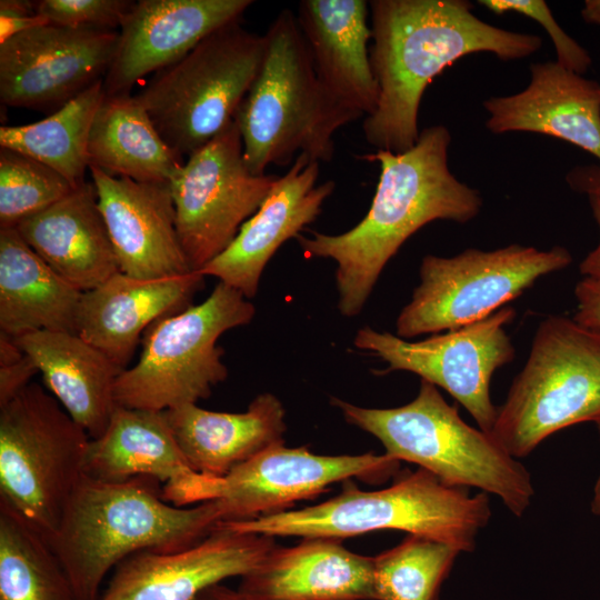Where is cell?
Here are the masks:
<instances>
[{
	"instance_id": "cell-24",
	"label": "cell",
	"mask_w": 600,
	"mask_h": 600,
	"mask_svg": "<svg viewBox=\"0 0 600 600\" xmlns=\"http://www.w3.org/2000/svg\"><path fill=\"white\" fill-rule=\"evenodd\" d=\"M239 589L258 600H377L373 557L338 539L304 538L276 547Z\"/></svg>"
},
{
	"instance_id": "cell-14",
	"label": "cell",
	"mask_w": 600,
	"mask_h": 600,
	"mask_svg": "<svg viewBox=\"0 0 600 600\" xmlns=\"http://www.w3.org/2000/svg\"><path fill=\"white\" fill-rule=\"evenodd\" d=\"M278 443L217 478L212 501L219 522H239L287 511L296 502L323 493L336 482L358 478L381 483L400 461L387 453L316 454L307 446Z\"/></svg>"
},
{
	"instance_id": "cell-41",
	"label": "cell",
	"mask_w": 600,
	"mask_h": 600,
	"mask_svg": "<svg viewBox=\"0 0 600 600\" xmlns=\"http://www.w3.org/2000/svg\"><path fill=\"white\" fill-rule=\"evenodd\" d=\"M26 353L14 338L0 331V367L13 364L23 359Z\"/></svg>"
},
{
	"instance_id": "cell-22",
	"label": "cell",
	"mask_w": 600,
	"mask_h": 600,
	"mask_svg": "<svg viewBox=\"0 0 600 600\" xmlns=\"http://www.w3.org/2000/svg\"><path fill=\"white\" fill-rule=\"evenodd\" d=\"M199 272L139 279L117 272L84 291L77 312L76 333L122 370L128 368L147 329L157 320L191 304L203 286Z\"/></svg>"
},
{
	"instance_id": "cell-36",
	"label": "cell",
	"mask_w": 600,
	"mask_h": 600,
	"mask_svg": "<svg viewBox=\"0 0 600 600\" xmlns=\"http://www.w3.org/2000/svg\"><path fill=\"white\" fill-rule=\"evenodd\" d=\"M48 24L38 13L36 1H0V42L27 29Z\"/></svg>"
},
{
	"instance_id": "cell-33",
	"label": "cell",
	"mask_w": 600,
	"mask_h": 600,
	"mask_svg": "<svg viewBox=\"0 0 600 600\" xmlns=\"http://www.w3.org/2000/svg\"><path fill=\"white\" fill-rule=\"evenodd\" d=\"M76 187L54 169L0 147V229L16 228L68 196Z\"/></svg>"
},
{
	"instance_id": "cell-31",
	"label": "cell",
	"mask_w": 600,
	"mask_h": 600,
	"mask_svg": "<svg viewBox=\"0 0 600 600\" xmlns=\"http://www.w3.org/2000/svg\"><path fill=\"white\" fill-rule=\"evenodd\" d=\"M0 600H76L48 540L0 503Z\"/></svg>"
},
{
	"instance_id": "cell-15",
	"label": "cell",
	"mask_w": 600,
	"mask_h": 600,
	"mask_svg": "<svg viewBox=\"0 0 600 600\" xmlns=\"http://www.w3.org/2000/svg\"><path fill=\"white\" fill-rule=\"evenodd\" d=\"M116 30L41 24L0 42V100L54 112L103 81L116 53Z\"/></svg>"
},
{
	"instance_id": "cell-7",
	"label": "cell",
	"mask_w": 600,
	"mask_h": 600,
	"mask_svg": "<svg viewBox=\"0 0 600 600\" xmlns=\"http://www.w3.org/2000/svg\"><path fill=\"white\" fill-rule=\"evenodd\" d=\"M588 421L600 423V330L548 316L489 434L517 459L557 431Z\"/></svg>"
},
{
	"instance_id": "cell-18",
	"label": "cell",
	"mask_w": 600,
	"mask_h": 600,
	"mask_svg": "<svg viewBox=\"0 0 600 600\" xmlns=\"http://www.w3.org/2000/svg\"><path fill=\"white\" fill-rule=\"evenodd\" d=\"M83 474L107 482L149 477L162 483V498L177 507L210 499L214 477L191 469L164 411L116 406L104 432L91 439Z\"/></svg>"
},
{
	"instance_id": "cell-23",
	"label": "cell",
	"mask_w": 600,
	"mask_h": 600,
	"mask_svg": "<svg viewBox=\"0 0 600 600\" xmlns=\"http://www.w3.org/2000/svg\"><path fill=\"white\" fill-rule=\"evenodd\" d=\"M369 14L366 0H302L296 14L320 83L364 118L374 112L379 98Z\"/></svg>"
},
{
	"instance_id": "cell-13",
	"label": "cell",
	"mask_w": 600,
	"mask_h": 600,
	"mask_svg": "<svg viewBox=\"0 0 600 600\" xmlns=\"http://www.w3.org/2000/svg\"><path fill=\"white\" fill-rule=\"evenodd\" d=\"M514 318V309L506 306L480 321L416 342L363 327L353 342L387 362V371H409L444 389L490 433L498 411L490 382L516 356L506 332Z\"/></svg>"
},
{
	"instance_id": "cell-17",
	"label": "cell",
	"mask_w": 600,
	"mask_h": 600,
	"mask_svg": "<svg viewBox=\"0 0 600 600\" xmlns=\"http://www.w3.org/2000/svg\"><path fill=\"white\" fill-rule=\"evenodd\" d=\"M252 0H139L119 28L106 96L130 94L148 74L187 56L206 37L238 21Z\"/></svg>"
},
{
	"instance_id": "cell-9",
	"label": "cell",
	"mask_w": 600,
	"mask_h": 600,
	"mask_svg": "<svg viewBox=\"0 0 600 600\" xmlns=\"http://www.w3.org/2000/svg\"><path fill=\"white\" fill-rule=\"evenodd\" d=\"M254 313L240 291L219 282L203 302L157 320L143 334L137 363L117 379L116 403L166 411L209 398L228 377L218 339Z\"/></svg>"
},
{
	"instance_id": "cell-26",
	"label": "cell",
	"mask_w": 600,
	"mask_h": 600,
	"mask_svg": "<svg viewBox=\"0 0 600 600\" xmlns=\"http://www.w3.org/2000/svg\"><path fill=\"white\" fill-rule=\"evenodd\" d=\"M164 413L191 469L209 477H224L284 442L286 411L271 393L256 397L244 412H218L190 403Z\"/></svg>"
},
{
	"instance_id": "cell-34",
	"label": "cell",
	"mask_w": 600,
	"mask_h": 600,
	"mask_svg": "<svg viewBox=\"0 0 600 600\" xmlns=\"http://www.w3.org/2000/svg\"><path fill=\"white\" fill-rule=\"evenodd\" d=\"M134 1L128 0H40L38 13L48 24L68 28L116 30Z\"/></svg>"
},
{
	"instance_id": "cell-16",
	"label": "cell",
	"mask_w": 600,
	"mask_h": 600,
	"mask_svg": "<svg viewBox=\"0 0 600 600\" xmlns=\"http://www.w3.org/2000/svg\"><path fill=\"white\" fill-rule=\"evenodd\" d=\"M273 538L217 524L187 549L139 551L116 567L99 600H196L206 589L253 571L277 547Z\"/></svg>"
},
{
	"instance_id": "cell-1",
	"label": "cell",
	"mask_w": 600,
	"mask_h": 600,
	"mask_svg": "<svg viewBox=\"0 0 600 600\" xmlns=\"http://www.w3.org/2000/svg\"><path fill=\"white\" fill-rule=\"evenodd\" d=\"M466 0H371V68L379 98L364 118L367 142L401 153L419 139L422 96L447 67L478 52L500 60L524 59L537 52L539 36L510 31L479 19Z\"/></svg>"
},
{
	"instance_id": "cell-5",
	"label": "cell",
	"mask_w": 600,
	"mask_h": 600,
	"mask_svg": "<svg viewBox=\"0 0 600 600\" xmlns=\"http://www.w3.org/2000/svg\"><path fill=\"white\" fill-rule=\"evenodd\" d=\"M491 517L486 492L469 494L419 468L386 489L363 491L350 480L336 497L297 510L218 526L243 533L341 539L394 529L470 552Z\"/></svg>"
},
{
	"instance_id": "cell-4",
	"label": "cell",
	"mask_w": 600,
	"mask_h": 600,
	"mask_svg": "<svg viewBox=\"0 0 600 600\" xmlns=\"http://www.w3.org/2000/svg\"><path fill=\"white\" fill-rule=\"evenodd\" d=\"M264 36L261 68L233 117L248 169L262 176L271 164L291 166L301 153L331 161L336 131L362 116L322 87L291 10H281Z\"/></svg>"
},
{
	"instance_id": "cell-8",
	"label": "cell",
	"mask_w": 600,
	"mask_h": 600,
	"mask_svg": "<svg viewBox=\"0 0 600 600\" xmlns=\"http://www.w3.org/2000/svg\"><path fill=\"white\" fill-rule=\"evenodd\" d=\"M266 48L264 34L231 22L156 72L134 97L167 144L187 160L233 120Z\"/></svg>"
},
{
	"instance_id": "cell-37",
	"label": "cell",
	"mask_w": 600,
	"mask_h": 600,
	"mask_svg": "<svg viewBox=\"0 0 600 600\" xmlns=\"http://www.w3.org/2000/svg\"><path fill=\"white\" fill-rule=\"evenodd\" d=\"M577 311L573 319L591 329L600 330V283L584 278L576 284Z\"/></svg>"
},
{
	"instance_id": "cell-2",
	"label": "cell",
	"mask_w": 600,
	"mask_h": 600,
	"mask_svg": "<svg viewBox=\"0 0 600 600\" xmlns=\"http://www.w3.org/2000/svg\"><path fill=\"white\" fill-rule=\"evenodd\" d=\"M451 134L438 124L420 131L409 150H377L361 158L378 162L380 176L364 218L340 234L311 231L296 238L307 257L337 262L339 310L354 317L363 308L381 271L400 247L436 220L466 223L481 211L480 192L458 180L448 166Z\"/></svg>"
},
{
	"instance_id": "cell-38",
	"label": "cell",
	"mask_w": 600,
	"mask_h": 600,
	"mask_svg": "<svg viewBox=\"0 0 600 600\" xmlns=\"http://www.w3.org/2000/svg\"><path fill=\"white\" fill-rule=\"evenodd\" d=\"M37 372V366L27 354L13 364L0 367V407L30 384Z\"/></svg>"
},
{
	"instance_id": "cell-3",
	"label": "cell",
	"mask_w": 600,
	"mask_h": 600,
	"mask_svg": "<svg viewBox=\"0 0 600 600\" xmlns=\"http://www.w3.org/2000/svg\"><path fill=\"white\" fill-rule=\"evenodd\" d=\"M217 523L212 501L173 506L162 498V487L153 478L107 482L82 474L47 540L76 600H99L108 572L131 554L187 549L209 536Z\"/></svg>"
},
{
	"instance_id": "cell-32",
	"label": "cell",
	"mask_w": 600,
	"mask_h": 600,
	"mask_svg": "<svg viewBox=\"0 0 600 600\" xmlns=\"http://www.w3.org/2000/svg\"><path fill=\"white\" fill-rule=\"evenodd\" d=\"M460 551L441 541L409 534L373 557L377 600H437Z\"/></svg>"
},
{
	"instance_id": "cell-21",
	"label": "cell",
	"mask_w": 600,
	"mask_h": 600,
	"mask_svg": "<svg viewBox=\"0 0 600 600\" xmlns=\"http://www.w3.org/2000/svg\"><path fill=\"white\" fill-rule=\"evenodd\" d=\"M520 92L483 101L486 126L496 134L533 132L583 149L600 160V82L557 61L530 64Z\"/></svg>"
},
{
	"instance_id": "cell-12",
	"label": "cell",
	"mask_w": 600,
	"mask_h": 600,
	"mask_svg": "<svg viewBox=\"0 0 600 600\" xmlns=\"http://www.w3.org/2000/svg\"><path fill=\"white\" fill-rule=\"evenodd\" d=\"M278 179L250 172L234 120L187 158L170 186L179 240L192 271L232 243Z\"/></svg>"
},
{
	"instance_id": "cell-42",
	"label": "cell",
	"mask_w": 600,
	"mask_h": 600,
	"mask_svg": "<svg viewBox=\"0 0 600 600\" xmlns=\"http://www.w3.org/2000/svg\"><path fill=\"white\" fill-rule=\"evenodd\" d=\"M581 17L588 23L600 26V0H586Z\"/></svg>"
},
{
	"instance_id": "cell-6",
	"label": "cell",
	"mask_w": 600,
	"mask_h": 600,
	"mask_svg": "<svg viewBox=\"0 0 600 600\" xmlns=\"http://www.w3.org/2000/svg\"><path fill=\"white\" fill-rule=\"evenodd\" d=\"M331 403L393 459L416 463L447 486L496 494L516 517L529 508L534 489L527 468L489 433L466 423L431 382L421 380L417 397L397 408H362L338 398Z\"/></svg>"
},
{
	"instance_id": "cell-35",
	"label": "cell",
	"mask_w": 600,
	"mask_h": 600,
	"mask_svg": "<svg viewBox=\"0 0 600 600\" xmlns=\"http://www.w3.org/2000/svg\"><path fill=\"white\" fill-rule=\"evenodd\" d=\"M481 6L496 14L514 12L526 16L544 28L554 46L557 62L583 74L591 66L589 52L564 32L543 0H480Z\"/></svg>"
},
{
	"instance_id": "cell-29",
	"label": "cell",
	"mask_w": 600,
	"mask_h": 600,
	"mask_svg": "<svg viewBox=\"0 0 600 600\" xmlns=\"http://www.w3.org/2000/svg\"><path fill=\"white\" fill-rule=\"evenodd\" d=\"M89 167L138 182H170L186 160L156 129L134 96H104L90 130Z\"/></svg>"
},
{
	"instance_id": "cell-19",
	"label": "cell",
	"mask_w": 600,
	"mask_h": 600,
	"mask_svg": "<svg viewBox=\"0 0 600 600\" xmlns=\"http://www.w3.org/2000/svg\"><path fill=\"white\" fill-rule=\"evenodd\" d=\"M120 272L159 279L192 272L181 247L170 182H138L89 167Z\"/></svg>"
},
{
	"instance_id": "cell-43",
	"label": "cell",
	"mask_w": 600,
	"mask_h": 600,
	"mask_svg": "<svg viewBox=\"0 0 600 600\" xmlns=\"http://www.w3.org/2000/svg\"><path fill=\"white\" fill-rule=\"evenodd\" d=\"M597 427H598V432L600 436V423H598ZM590 509L594 516L600 517V476L598 477L593 487V494H592V499L590 503Z\"/></svg>"
},
{
	"instance_id": "cell-39",
	"label": "cell",
	"mask_w": 600,
	"mask_h": 600,
	"mask_svg": "<svg viewBox=\"0 0 600 600\" xmlns=\"http://www.w3.org/2000/svg\"><path fill=\"white\" fill-rule=\"evenodd\" d=\"M589 202L600 230V197H589ZM579 270L586 278H590L600 283V241L581 261Z\"/></svg>"
},
{
	"instance_id": "cell-27",
	"label": "cell",
	"mask_w": 600,
	"mask_h": 600,
	"mask_svg": "<svg viewBox=\"0 0 600 600\" xmlns=\"http://www.w3.org/2000/svg\"><path fill=\"white\" fill-rule=\"evenodd\" d=\"M50 393L91 439L108 427L123 371L76 332L41 330L14 338Z\"/></svg>"
},
{
	"instance_id": "cell-20",
	"label": "cell",
	"mask_w": 600,
	"mask_h": 600,
	"mask_svg": "<svg viewBox=\"0 0 600 600\" xmlns=\"http://www.w3.org/2000/svg\"><path fill=\"white\" fill-rule=\"evenodd\" d=\"M319 173V161L299 154L232 243L199 273L219 279L247 299L253 298L268 261L283 242L297 238L317 219L333 192L332 180L317 184Z\"/></svg>"
},
{
	"instance_id": "cell-11",
	"label": "cell",
	"mask_w": 600,
	"mask_h": 600,
	"mask_svg": "<svg viewBox=\"0 0 600 600\" xmlns=\"http://www.w3.org/2000/svg\"><path fill=\"white\" fill-rule=\"evenodd\" d=\"M571 262L561 246L539 250L512 243L492 251L469 248L450 258L427 254L420 284L398 316L397 336L409 339L480 321Z\"/></svg>"
},
{
	"instance_id": "cell-30",
	"label": "cell",
	"mask_w": 600,
	"mask_h": 600,
	"mask_svg": "<svg viewBox=\"0 0 600 600\" xmlns=\"http://www.w3.org/2000/svg\"><path fill=\"white\" fill-rule=\"evenodd\" d=\"M104 96L103 81H99L42 120L2 126L0 147L42 162L77 188L89 169L90 130Z\"/></svg>"
},
{
	"instance_id": "cell-25",
	"label": "cell",
	"mask_w": 600,
	"mask_h": 600,
	"mask_svg": "<svg viewBox=\"0 0 600 600\" xmlns=\"http://www.w3.org/2000/svg\"><path fill=\"white\" fill-rule=\"evenodd\" d=\"M16 229L54 272L81 292L120 271L92 182L84 181Z\"/></svg>"
},
{
	"instance_id": "cell-28",
	"label": "cell",
	"mask_w": 600,
	"mask_h": 600,
	"mask_svg": "<svg viewBox=\"0 0 600 600\" xmlns=\"http://www.w3.org/2000/svg\"><path fill=\"white\" fill-rule=\"evenodd\" d=\"M82 292L54 272L16 228L0 229V330L13 338L76 332Z\"/></svg>"
},
{
	"instance_id": "cell-40",
	"label": "cell",
	"mask_w": 600,
	"mask_h": 600,
	"mask_svg": "<svg viewBox=\"0 0 600 600\" xmlns=\"http://www.w3.org/2000/svg\"><path fill=\"white\" fill-rule=\"evenodd\" d=\"M196 600H258L240 589L234 590L222 586L214 584L206 589Z\"/></svg>"
},
{
	"instance_id": "cell-10",
	"label": "cell",
	"mask_w": 600,
	"mask_h": 600,
	"mask_svg": "<svg viewBox=\"0 0 600 600\" xmlns=\"http://www.w3.org/2000/svg\"><path fill=\"white\" fill-rule=\"evenodd\" d=\"M91 438L40 384L0 407V503L49 539L83 474Z\"/></svg>"
}]
</instances>
